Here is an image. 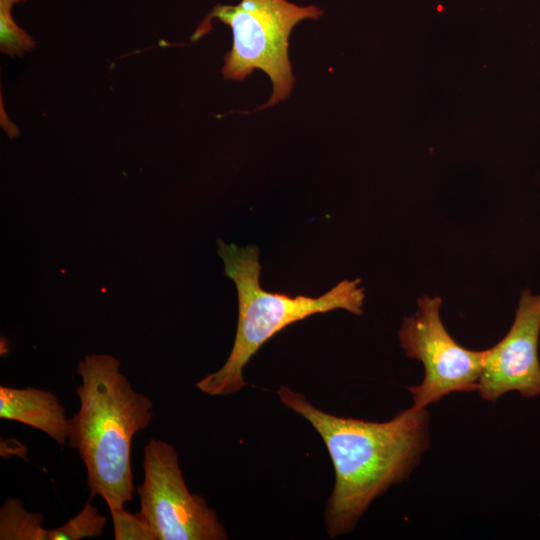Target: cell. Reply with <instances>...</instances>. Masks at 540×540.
<instances>
[{"label": "cell", "mask_w": 540, "mask_h": 540, "mask_svg": "<svg viewBox=\"0 0 540 540\" xmlns=\"http://www.w3.org/2000/svg\"><path fill=\"white\" fill-rule=\"evenodd\" d=\"M14 4V0H0V48L4 54L22 56L34 48L35 41L14 21Z\"/></svg>", "instance_id": "cell-11"}, {"label": "cell", "mask_w": 540, "mask_h": 540, "mask_svg": "<svg viewBox=\"0 0 540 540\" xmlns=\"http://www.w3.org/2000/svg\"><path fill=\"white\" fill-rule=\"evenodd\" d=\"M224 273L236 286L238 322L232 350L224 365L195 385L210 396H226L246 386L243 370L259 348L279 331L308 316L344 309L363 313L364 288L360 279H344L319 297L289 296L260 285L259 249L217 241Z\"/></svg>", "instance_id": "cell-3"}, {"label": "cell", "mask_w": 540, "mask_h": 540, "mask_svg": "<svg viewBox=\"0 0 540 540\" xmlns=\"http://www.w3.org/2000/svg\"><path fill=\"white\" fill-rule=\"evenodd\" d=\"M140 512L157 540H226L228 533L206 500L191 494L175 447L151 439L144 448Z\"/></svg>", "instance_id": "cell-5"}, {"label": "cell", "mask_w": 540, "mask_h": 540, "mask_svg": "<svg viewBox=\"0 0 540 540\" xmlns=\"http://www.w3.org/2000/svg\"><path fill=\"white\" fill-rule=\"evenodd\" d=\"M0 418L38 429L60 446L68 441L71 418L66 416L65 408L50 391L1 385Z\"/></svg>", "instance_id": "cell-8"}, {"label": "cell", "mask_w": 540, "mask_h": 540, "mask_svg": "<svg viewBox=\"0 0 540 540\" xmlns=\"http://www.w3.org/2000/svg\"><path fill=\"white\" fill-rule=\"evenodd\" d=\"M322 438L334 468L324 510L331 538L352 532L371 503L407 480L429 446V414L412 406L385 422L340 417L316 407L288 386L276 392Z\"/></svg>", "instance_id": "cell-1"}, {"label": "cell", "mask_w": 540, "mask_h": 540, "mask_svg": "<svg viewBox=\"0 0 540 540\" xmlns=\"http://www.w3.org/2000/svg\"><path fill=\"white\" fill-rule=\"evenodd\" d=\"M88 499L81 511L63 525L49 529L48 540H80L100 537L106 525V517Z\"/></svg>", "instance_id": "cell-10"}, {"label": "cell", "mask_w": 540, "mask_h": 540, "mask_svg": "<svg viewBox=\"0 0 540 540\" xmlns=\"http://www.w3.org/2000/svg\"><path fill=\"white\" fill-rule=\"evenodd\" d=\"M324 11L316 5L299 6L288 0H241L237 5H216L197 28L198 40L212 19L232 30L233 43L225 55L224 79L242 81L256 69L272 82L269 100L256 110L271 107L290 95L295 78L288 55L293 28L306 19L316 20Z\"/></svg>", "instance_id": "cell-4"}, {"label": "cell", "mask_w": 540, "mask_h": 540, "mask_svg": "<svg viewBox=\"0 0 540 540\" xmlns=\"http://www.w3.org/2000/svg\"><path fill=\"white\" fill-rule=\"evenodd\" d=\"M540 294L522 291L513 324L493 347L483 350L478 392L486 401L516 391L523 397L540 395Z\"/></svg>", "instance_id": "cell-7"}, {"label": "cell", "mask_w": 540, "mask_h": 540, "mask_svg": "<svg viewBox=\"0 0 540 540\" xmlns=\"http://www.w3.org/2000/svg\"><path fill=\"white\" fill-rule=\"evenodd\" d=\"M43 519V514L27 511L19 499L7 498L0 509V539L48 540Z\"/></svg>", "instance_id": "cell-9"}, {"label": "cell", "mask_w": 540, "mask_h": 540, "mask_svg": "<svg viewBox=\"0 0 540 540\" xmlns=\"http://www.w3.org/2000/svg\"><path fill=\"white\" fill-rule=\"evenodd\" d=\"M115 540H157L154 531L139 511L130 513L121 508H108Z\"/></svg>", "instance_id": "cell-12"}, {"label": "cell", "mask_w": 540, "mask_h": 540, "mask_svg": "<svg viewBox=\"0 0 540 540\" xmlns=\"http://www.w3.org/2000/svg\"><path fill=\"white\" fill-rule=\"evenodd\" d=\"M441 304L438 296L420 297L417 312L403 319L398 332L406 356L424 367L423 381L408 387L415 409L426 408L453 392L479 388L483 351L467 349L451 337L440 316Z\"/></svg>", "instance_id": "cell-6"}, {"label": "cell", "mask_w": 540, "mask_h": 540, "mask_svg": "<svg viewBox=\"0 0 540 540\" xmlns=\"http://www.w3.org/2000/svg\"><path fill=\"white\" fill-rule=\"evenodd\" d=\"M25 0H14L15 3L23 2Z\"/></svg>", "instance_id": "cell-13"}, {"label": "cell", "mask_w": 540, "mask_h": 540, "mask_svg": "<svg viewBox=\"0 0 540 540\" xmlns=\"http://www.w3.org/2000/svg\"><path fill=\"white\" fill-rule=\"evenodd\" d=\"M80 408L71 418L68 444L82 459L90 497L108 508H121L133 498L131 446L134 435L153 417L150 398L133 389L108 354H89L78 362Z\"/></svg>", "instance_id": "cell-2"}]
</instances>
